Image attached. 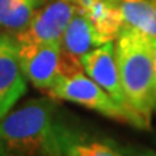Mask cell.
<instances>
[{"mask_svg":"<svg viewBox=\"0 0 156 156\" xmlns=\"http://www.w3.org/2000/svg\"><path fill=\"white\" fill-rule=\"evenodd\" d=\"M75 134L59 122L54 97L32 98L0 120V155H68Z\"/></svg>","mask_w":156,"mask_h":156,"instance_id":"obj_1","label":"cell"},{"mask_svg":"<svg viewBox=\"0 0 156 156\" xmlns=\"http://www.w3.org/2000/svg\"><path fill=\"white\" fill-rule=\"evenodd\" d=\"M114 51L129 104L151 123L156 112V69L151 38L139 29L124 25L114 39Z\"/></svg>","mask_w":156,"mask_h":156,"instance_id":"obj_2","label":"cell"},{"mask_svg":"<svg viewBox=\"0 0 156 156\" xmlns=\"http://www.w3.org/2000/svg\"><path fill=\"white\" fill-rule=\"evenodd\" d=\"M48 94L55 100L71 101L101 113L103 116L129 123L139 129H149L151 124L132 107L117 103L106 90L100 87L93 78H90L83 69L74 71L71 74H64L48 91Z\"/></svg>","mask_w":156,"mask_h":156,"instance_id":"obj_3","label":"cell"},{"mask_svg":"<svg viewBox=\"0 0 156 156\" xmlns=\"http://www.w3.org/2000/svg\"><path fill=\"white\" fill-rule=\"evenodd\" d=\"M16 39V38H15ZM19 64L35 88L49 91L67 74L59 42H28L16 39Z\"/></svg>","mask_w":156,"mask_h":156,"instance_id":"obj_4","label":"cell"},{"mask_svg":"<svg viewBox=\"0 0 156 156\" xmlns=\"http://www.w3.org/2000/svg\"><path fill=\"white\" fill-rule=\"evenodd\" d=\"M77 10L73 0H48L34 15L28 28L15 38L28 42H61Z\"/></svg>","mask_w":156,"mask_h":156,"instance_id":"obj_5","label":"cell"},{"mask_svg":"<svg viewBox=\"0 0 156 156\" xmlns=\"http://www.w3.org/2000/svg\"><path fill=\"white\" fill-rule=\"evenodd\" d=\"M26 81L19 64L16 39L0 34V120L25 95L28 90Z\"/></svg>","mask_w":156,"mask_h":156,"instance_id":"obj_6","label":"cell"},{"mask_svg":"<svg viewBox=\"0 0 156 156\" xmlns=\"http://www.w3.org/2000/svg\"><path fill=\"white\" fill-rule=\"evenodd\" d=\"M106 42H108V39L103 36L93 22L78 9L69 20L59 42L67 74L83 69L80 64L81 56Z\"/></svg>","mask_w":156,"mask_h":156,"instance_id":"obj_7","label":"cell"},{"mask_svg":"<svg viewBox=\"0 0 156 156\" xmlns=\"http://www.w3.org/2000/svg\"><path fill=\"white\" fill-rule=\"evenodd\" d=\"M80 64L84 73L106 90L117 103L132 107L129 104L127 97L123 91L122 81H120L116 51H114V41H108L106 44L100 45L98 48L87 52L85 55L81 56Z\"/></svg>","mask_w":156,"mask_h":156,"instance_id":"obj_8","label":"cell"},{"mask_svg":"<svg viewBox=\"0 0 156 156\" xmlns=\"http://www.w3.org/2000/svg\"><path fill=\"white\" fill-rule=\"evenodd\" d=\"M77 7L93 22L103 36L114 41L124 26L120 12L112 0H73Z\"/></svg>","mask_w":156,"mask_h":156,"instance_id":"obj_9","label":"cell"},{"mask_svg":"<svg viewBox=\"0 0 156 156\" xmlns=\"http://www.w3.org/2000/svg\"><path fill=\"white\" fill-rule=\"evenodd\" d=\"M48 0H0V34L17 36Z\"/></svg>","mask_w":156,"mask_h":156,"instance_id":"obj_10","label":"cell"},{"mask_svg":"<svg viewBox=\"0 0 156 156\" xmlns=\"http://www.w3.org/2000/svg\"><path fill=\"white\" fill-rule=\"evenodd\" d=\"M117 6L124 25L139 29L145 35L156 38L155 0H112Z\"/></svg>","mask_w":156,"mask_h":156,"instance_id":"obj_11","label":"cell"},{"mask_svg":"<svg viewBox=\"0 0 156 156\" xmlns=\"http://www.w3.org/2000/svg\"><path fill=\"white\" fill-rule=\"evenodd\" d=\"M120 152L106 140L94 139L84 133H77L73 146L69 147L68 155L74 156H113Z\"/></svg>","mask_w":156,"mask_h":156,"instance_id":"obj_12","label":"cell"},{"mask_svg":"<svg viewBox=\"0 0 156 156\" xmlns=\"http://www.w3.org/2000/svg\"><path fill=\"white\" fill-rule=\"evenodd\" d=\"M151 46H152V55H153V64H155V69H156V38H151Z\"/></svg>","mask_w":156,"mask_h":156,"instance_id":"obj_13","label":"cell"},{"mask_svg":"<svg viewBox=\"0 0 156 156\" xmlns=\"http://www.w3.org/2000/svg\"><path fill=\"white\" fill-rule=\"evenodd\" d=\"M155 2H156V0H155Z\"/></svg>","mask_w":156,"mask_h":156,"instance_id":"obj_14","label":"cell"}]
</instances>
